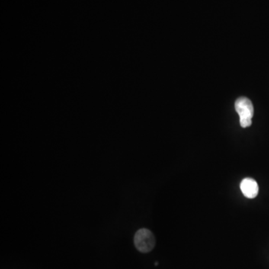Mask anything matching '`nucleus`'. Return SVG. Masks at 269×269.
<instances>
[{
	"instance_id": "obj_3",
	"label": "nucleus",
	"mask_w": 269,
	"mask_h": 269,
	"mask_svg": "<svg viewBox=\"0 0 269 269\" xmlns=\"http://www.w3.org/2000/svg\"><path fill=\"white\" fill-rule=\"evenodd\" d=\"M241 192L247 198H255L259 193V186L257 181L252 178H245L240 184Z\"/></svg>"
},
{
	"instance_id": "obj_1",
	"label": "nucleus",
	"mask_w": 269,
	"mask_h": 269,
	"mask_svg": "<svg viewBox=\"0 0 269 269\" xmlns=\"http://www.w3.org/2000/svg\"><path fill=\"white\" fill-rule=\"evenodd\" d=\"M235 109L240 117V125L242 128L249 127L252 124L254 106L249 99L240 97L235 103Z\"/></svg>"
},
{
	"instance_id": "obj_2",
	"label": "nucleus",
	"mask_w": 269,
	"mask_h": 269,
	"mask_svg": "<svg viewBox=\"0 0 269 269\" xmlns=\"http://www.w3.org/2000/svg\"><path fill=\"white\" fill-rule=\"evenodd\" d=\"M134 244L140 252L149 253L155 247V237L151 231L143 228L136 232L134 237Z\"/></svg>"
}]
</instances>
